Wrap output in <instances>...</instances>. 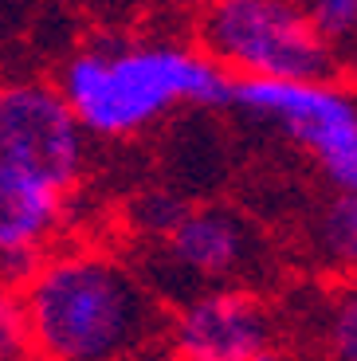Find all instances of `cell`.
<instances>
[{
	"label": "cell",
	"instance_id": "1",
	"mask_svg": "<svg viewBox=\"0 0 357 361\" xmlns=\"http://www.w3.org/2000/svg\"><path fill=\"white\" fill-rule=\"evenodd\" d=\"M32 345L47 361H126L157 326V307L118 259L67 252L20 290Z\"/></svg>",
	"mask_w": 357,
	"mask_h": 361
},
{
	"label": "cell",
	"instance_id": "2",
	"mask_svg": "<svg viewBox=\"0 0 357 361\" xmlns=\"http://www.w3.org/2000/svg\"><path fill=\"white\" fill-rule=\"evenodd\" d=\"M59 94L83 130L118 137L157 122L177 102L232 106V75L208 55L185 47H130L99 39L67 63Z\"/></svg>",
	"mask_w": 357,
	"mask_h": 361
},
{
	"label": "cell",
	"instance_id": "3",
	"mask_svg": "<svg viewBox=\"0 0 357 361\" xmlns=\"http://www.w3.org/2000/svg\"><path fill=\"white\" fill-rule=\"evenodd\" d=\"M208 59L240 79L326 82L334 55L291 0H212L205 16Z\"/></svg>",
	"mask_w": 357,
	"mask_h": 361
},
{
	"label": "cell",
	"instance_id": "4",
	"mask_svg": "<svg viewBox=\"0 0 357 361\" xmlns=\"http://www.w3.org/2000/svg\"><path fill=\"white\" fill-rule=\"evenodd\" d=\"M0 161L55 192L75 185L83 169V126L55 87H0Z\"/></svg>",
	"mask_w": 357,
	"mask_h": 361
},
{
	"label": "cell",
	"instance_id": "5",
	"mask_svg": "<svg viewBox=\"0 0 357 361\" xmlns=\"http://www.w3.org/2000/svg\"><path fill=\"white\" fill-rule=\"evenodd\" d=\"M275 318L243 287H216L188 298L169 326L177 361H275Z\"/></svg>",
	"mask_w": 357,
	"mask_h": 361
},
{
	"label": "cell",
	"instance_id": "6",
	"mask_svg": "<svg viewBox=\"0 0 357 361\" xmlns=\"http://www.w3.org/2000/svg\"><path fill=\"white\" fill-rule=\"evenodd\" d=\"M232 106L279 126L314 161L357 134V102L330 82H279V79H232Z\"/></svg>",
	"mask_w": 357,
	"mask_h": 361
},
{
	"label": "cell",
	"instance_id": "7",
	"mask_svg": "<svg viewBox=\"0 0 357 361\" xmlns=\"http://www.w3.org/2000/svg\"><path fill=\"white\" fill-rule=\"evenodd\" d=\"M169 263L200 283H228L248 271L251 232L228 208H188V216L165 235Z\"/></svg>",
	"mask_w": 357,
	"mask_h": 361
},
{
	"label": "cell",
	"instance_id": "8",
	"mask_svg": "<svg viewBox=\"0 0 357 361\" xmlns=\"http://www.w3.org/2000/svg\"><path fill=\"white\" fill-rule=\"evenodd\" d=\"M63 216V192L0 161V255L40 252Z\"/></svg>",
	"mask_w": 357,
	"mask_h": 361
},
{
	"label": "cell",
	"instance_id": "9",
	"mask_svg": "<svg viewBox=\"0 0 357 361\" xmlns=\"http://www.w3.org/2000/svg\"><path fill=\"white\" fill-rule=\"evenodd\" d=\"M314 244L330 267L357 271V197H334L314 224Z\"/></svg>",
	"mask_w": 357,
	"mask_h": 361
},
{
	"label": "cell",
	"instance_id": "10",
	"mask_svg": "<svg viewBox=\"0 0 357 361\" xmlns=\"http://www.w3.org/2000/svg\"><path fill=\"white\" fill-rule=\"evenodd\" d=\"M185 216H188V204L177 192H165V189H145L126 204L130 228L142 235H153V240H165Z\"/></svg>",
	"mask_w": 357,
	"mask_h": 361
},
{
	"label": "cell",
	"instance_id": "11",
	"mask_svg": "<svg viewBox=\"0 0 357 361\" xmlns=\"http://www.w3.org/2000/svg\"><path fill=\"white\" fill-rule=\"evenodd\" d=\"M298 12L326 47L357 36V0H303Z\"/></svg>",
	"mask_w": 357,
	"mask_h": 361
},
{
	"label": "cell",
	"instance_id": "12",
	"mask_svg": "<svg viewBox=\"0 0 357 361\" xmlns=\"http://www.w3.org/2000/svg\"><path fill=\"white\" fill-rule=\"evenodd\" d=\"M326 350L330 361H357V283L341 287L326 310Z\"/></svg>",
	"mask_w": 357,
	"mask_h": 361
},
{
	"label": "cell",
	"instance_id": "13",
	"mask_svg": "<svg viewBox=\"0 0 357 361\" xmlns=\"http://www.w3.org/2000/svg\"><path fill=\"white\" fill-rule=\"evenodd\" d=\"M28 350H32V330H28L24 298L0 290V353L8 361H20Z\"/></svg>",
	"mask_w": 357,
	"mask_h": 361
},
{
	"label": "cell",
	"instance_id": "14",
	"mask_svg": "<svg viewBox=\"0 0 357 361\" xmlns=\"http://www.w3.org/2000/svg\"><path fill=\"white\" fill-rule=\"evenodd\" d=\"M318 165H322V173H326V180H330L341 197H357V134L349 137V142H341L338 149L322 154Z\"/></svg>",
	"mask_w": 357,
	"mask_h": 361
},
{
	"label": "cell",
	"instance_id": "15",
	"mask_svg": "<svg viewBox=\"0 0 357 361\" xmlns=\"http://www.w3.org/2000/svg\"><path fill=\"white\" fill-rule=\"evenodd\" d=\"M0 361H8V357H4V353H0Z\"/></svg>",
	"mask_w": 357,
	"mask_h": 361
}]
</instances>
